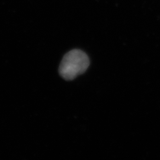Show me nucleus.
<instances>
[{
    "mask_svg": "<svg viewBox=\"0 0 160 160\" xmlns=\"http://www.w3.org/2000/svg\"><path fill=\"white\" fill-rule=\"evenodd\" d=\"M90 65L87 55L79 49H74L65 55L59 68L60 75L66 80H72L83 74Z\"/></svg>",
    "mask_w": 160,
    "mask_h": 160,
    "instance_id": "nucleus-1",
    "label": "nucleus"
}]
</instances>
